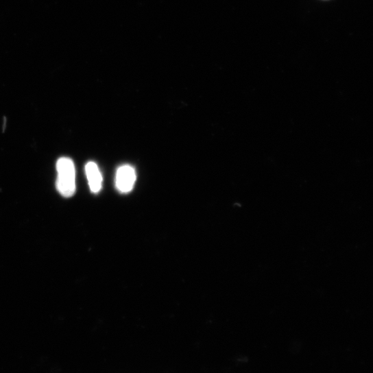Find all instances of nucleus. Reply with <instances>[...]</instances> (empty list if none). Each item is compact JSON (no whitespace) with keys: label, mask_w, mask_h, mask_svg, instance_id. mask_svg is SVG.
<instances>
[{"label":"nucleus","mask_w":373,"mask_h":373,"mask_svg":"<svg viewBox=\"0 0 373 373\" xmlns=\"http://www.w3.org/2000/svg\"><path fill=\"white\" fill-rule=\"evenodd\" d=\"M85 172L91 191L99 193L102 189L103 176L97 164L88 162L85 166Z\"/></svg>","instance_id":"3"},{"label":"nucleus","mask_w":373,"mask_h":373,"mask_svg":"<svg viewBox=\"0 0 373 373\" xmlns=\"http://www.w3.org/2000/svg\"><path fill=\"white\" fill-rule=\"evenodd\" d=\"M136 180L135 169L129 165L120 167L117 172L116 185L121 193H128L134 188Z\"/></svg>","instance_id":"2"},{"label":"nucleus","mask_w":373,"mask_h":373,"mask_svg":"<svg viewBox=\"0 0 373 373\" xmlns=\"http://www.w3.org/2000/svg\"><path fill=\"white\" fill-rule=\"evenodd\" d=\"M58 177L56 189L59 193L65 198L74 195L76 189L75 169L73 160L67 157L58 159L56 163Z\"/></svg>","instance_id":"1"}]
</instances>
